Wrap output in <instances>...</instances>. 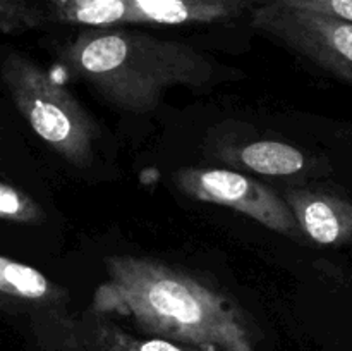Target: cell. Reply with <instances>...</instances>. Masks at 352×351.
Here are the masks:
<instances>
[{"label": "cell", "mask_w": 352, "mask_h": 351, "mask_svg": "<svg viewBox=\"0 0 352 351\" xmlns=\"http://www.w3.org/2000/svg\"><path fill=\"white\" fill-rule=\"evenodd\" d=\"M91 310L131 320L151 337L206 351H254V330L232 298L198 275L146 257L105 258Z\"/></svg>", "instance_id": "6da1fadb"}, {"label": "cell", "mask_w": 352, "mask_h": 351, "mask_svg": "<svg viewBox=\"0 0 352 351\" xmlns=\"http://www.w3.org/2000/svg\"><path fill=\"white\" fill-rule=\"evenodd\" d=\"M65 71L116 109L153 112L175 86L203 88L215 78V62L191 45L127 30H91L60 52Z\"/></svg>", "instance_id": "7a4b0ae2"}, {"label": "cell", "mask_w": 352, "mask_h": 351, "mask_svg": "<svg viewBox=\"0 0 352 351\" xmlns=\"http://www.w3.org/2000/svg\"><path fill=\"white\" fill-rule=\"evenodd\" d=\"M0 76L17 112L52 151L78 169L93 164L98 124L67 88L17 52L2 58Z\"/></svg>", "instance_id": "3957f363"}, {"label": "cell", "mask_w": 352, "mask_h": 351, "mask_svg": "<svg viewBox=\"0 0 352 351\" xmlns=\"http://www.w3.org/2000/svg\"><path fill=\"white\" fill-rule=\"evenodd\" d=\"M256 30L352 86V23L268 0L253 12Z\"/></svg>", "instance_id": "277c9868"}, {"label": "cell", "mask_w": 352, "mask_h": 351, "mask_svg": "<svg viewBox=\"0 0 352 351\" xmlns=\"http://www.w3.org/2000/svg\"><path fill=\"white\" fill-rule=\"evenodd\" d=\"M174 179L184 195L198 202L236 210L282 236H302L285 200L250 176L229 169L186 167Z\"/></svg>", "instance_id": "5b68a950"}, {"label": "cell", "mask_w": 352, "mask_h": 351, "mask_svg": "<svg viewBox=\"0 0 352 351\" xmlns=\"http://www.w3.org/2000/svg\"><path fill=\"white\" fill-rule=\"evenodd\" d=\"M45 313V337L57 351H206L162 337L134 336L95 312L67 317L55 308Z\"/></svg>", "instance_id": "8992f818"}, {"label": "cell", "mask_w": 352, "mask_h": 351, "mask_svg": "<svg viewBox=\"0 0 352 351\" xmlns=\"http://www.w3.org/2000/svg\"><path fill=\"white\" fill-rule=\"evenodd\" d=\"M284 200L309 241L330 248L352 243V200L320 188H292Z\"/></svg>", "instance_id": "52a82bcc"}, {"label": "cell", "mask_w": 352, "mask_h": 351, "mask_svg": "<svg viewBox=\"0 0 352 351\" xmlns=\"http://www.w3.org/2000/svg\"><path fill=\"white\" fill-rule=\"evenodd\" d=\"M141 24H206L230 19L246 0H129Z\"/></svg>", "instance_id": "ba28073f"}, {"label": "cell", "mask_w": 352, "mask_h": 351, "mask_svg": "<svg viewBox=\"0 0 352 351\" xmlns=\"http://www.w3.org/2000/svg\"><path fill=\"white\" fill-rule=\"evenodd\" d=\"M0 296L41 310L62 308L67 303V291L62 286L38 268L6 255H0Z\"/></svg>", "instance_id": "9c48e42d"}, {"label": "cell", "mask_w": 352, "mask_h": 351, "mask_svg": "<svg viewBox=\"0 0 352 351\" xmlns=\"http://www.w3.org/2000/svg\"><path fill=\"white\" fill-rule=\"evenodd\" d=\"M232 160L248 171L275 178L302 174L311 164L298 147L275 140H260L243 145L234 150Z\"/></svg>", "instance_id": "30bf717a"}, {"label": "cell", "mask_w": 352, "mask_h": 351, "mask_svg": "<svg viewBox=\"0 0 352 351\" xmlns=\"http://www.w3.org/2000/svg\"><path fill=\"white\" fill-rule=\"evenodd\" d=\"M55 19L107 30L117 24H141L129 0H48Z\"/></svg>", "instance_id": "8fae6325"}, {"label": "cell", "mask_w": 352, "mask_h": 351, "mask_svg": "<svg viewBox=\"0 0 352 351\" xmlns=\"http://www.w3.org/2000/svg\"><path fill=\"white\" fill-rule=\"evenodd\" d=\"M0 220L38 226L47 220L45 210L36 200L21 188L0 181Z\"/></svg>", "instance_id": "7c38bea8"}, {"label": "cell", "mask_w": 352, "mask_h": 351, "mask_svg": "<svg viewBox=\"0 0 352 351\" xmlns=\"http://www.w3.org/2000/svg\"><path fill=\"white\" fill-rule=\"evenodd\" d=\"M43 24V14L28 0H0V31L21 33Z\"/></svg>", "instance_id": "4fadbf2b"}, {"label": "cell", "mask_w": 352, "mask_h": 351, "mask_svg": "<svg viewBox=\"0 0 352 351\" xmlns=\"http://www.w3.org/2000/svg\"><path fill=\"white\" fill-rule=\"evenodd\" d=\"M277 2L352 23V0H277Z\"/></svg>", "instance_id": "5bb4252c"}, {"label": "cell", "mask_w": 352, "mask_h": 351, "mask_svg": "<svg viewBox=\"0 0 352 351\" xmlns=\"http://www.w3.org/2000/svg\"><path fill=\"white\" fill-rule=\"evenodd\" d=\"M346 138H347V141H349V145L352 147V127H349V129H347Z\"/></svg>", "instance_id": "9a60e30c"}, {"label": "cell", "mask_w": 352, "mask_h": 351, "mask_svg": "<svg viewBox=\"0 0 352 351\" xmlns=\"http://www.w3.org/2000/svg\"><path fill=\"white\" fill-rule=\"evenodd\" d=\"M0 158H2V140H0Z\"/></svg>", "instance_id": "2e32d148"}]
</instances>
